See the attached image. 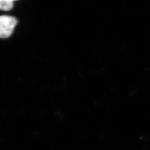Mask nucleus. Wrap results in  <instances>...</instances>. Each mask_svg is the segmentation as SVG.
I'll list each match as a JSON object with an SVG mask.
<instances>
[{
	"instance_id": "1",
	"label": "nucleus",
	"mask_w": 150,
	"mask_h": 150,
	"mask_svg": "<svg viewBox=\"0 0 150 150\" xmlns=\"http://www.w3.org/2000/svg\"><path fill=\"white\" fill-rule=\"evenodd\" d=\"M18 21L15 17L8 15L0 16V38L10 37Z\"/></svg>"
},
{
	"instance_id": "2",
	"label": "nucleus",
	"mask_w": 150,
	"mask_h": 150,
	"mask_svg": "<svg viewBox=\"0 0 150 150\" xmlns=\"http://www.w3.org/2000/svg\"><path fill=\"white\" fill-rule=\"evenodd\" d=\"M13 7V1L12 0H0V10L9 11Z\"/></svg>"
}]
</instances>
